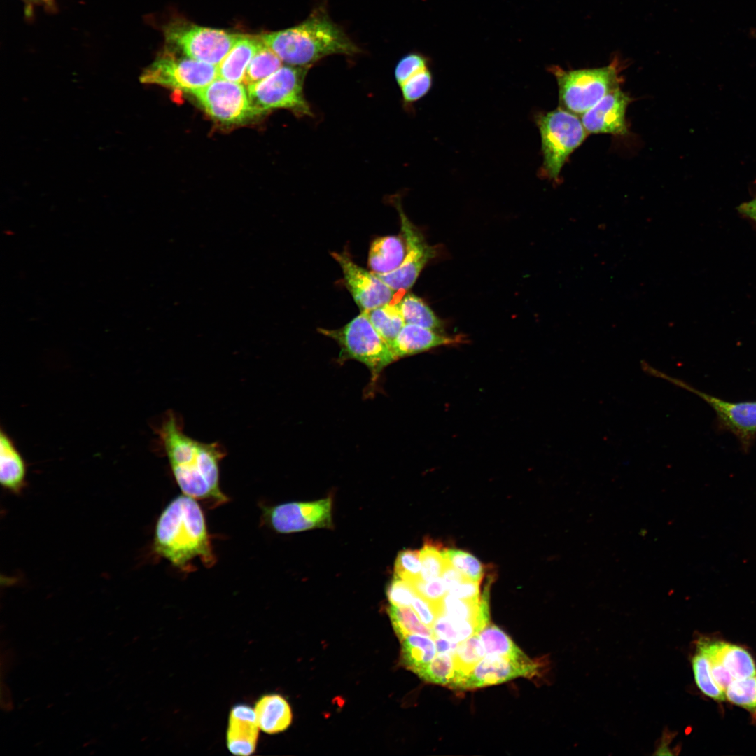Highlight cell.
<instances>
[{
	"label": "cell",
	"mask_w": 756,
	"mask_h": 756,
	"mask_svg": "<svg viewBox=\"0 0 756 756\" xmlns=\"http://www.w3.org/2000/svg\"><path fill=\"white\" fill-rule=\"evenodd\" d=\"M156 431L175 481L183 494L215 505L228 500L220 487V463L225 456L220 443L203 442L188 436L172 411L165 415Z\"/></svg>",
	"instance_id": "1"
},
{
	"label": "cell",
	"mask_w": 756,
	"mask_h": 756,
	"mask_svg": "<svg viewBox=\"0 0 756 756\" xmlns=\"http://www.w3.org/2000/svg\"><path fill=\"white\" fill-rule=\"evenodd\" d=\"M153 550L182 570L195 558L206 566L214 565L204 515L196 499L183 493L166 506L155 526Z\"/></svg>",
	"instance_id": "2"
},
{
	"label": "cell",
	"mask_w": 756,
	"mask_h": 756,
	"mask_svg": "<svg viewBox=\"0 0 756 756\" xmlns=\"http://www.w3.org/2000/svg\"><path fill=\"white\" fill-rule=\"evenodd\" d=\"M287 65L310 67L332 55H354L360 52L345 32L321 7L316 8L301 23L285 29L259 35Z\"/></svg>",
	"instance_id": "3"
},
{
	"label": "cell",
	"mask_w": 756,
	"mask_h": 756,
	"mask_svg": "<svg viewBox=\"0 0 756 756\" xmlns=\"http://www.w3.org/2000/svg\"><path fill=\"white\" fill-rule=\"evenodd\" d=\"M622 70L617 57L608 65L598 68L565 70L556 65L549 67L557 82L561 107L581 115L608 93L620 88Z\"/></svg>",
	"instance_id": "4"
},
{
	"label": "cell",
	"mask_w": 756,
	"mask_h": 756,
	"mask_svg": "<svg viewBox=\"0 0 756 756\" xmlns=\"http://www.w3.org/2000/svg\"><path fill=\"white\" fill-rule=\"evenodd\" d=\"M536 122L540 134L543 158L539 174L559 183L564 164L588 133L581 119L562 107L538 113Z\"/></svg>",
	"instance_id": "5"
},
{
	"label": "cell",
	"mask_w": 756,
	"mask_h": 756,
	"mask_svg": "<svg viewBox=\"0 0 756 756\" xmlns=\"http://www.w3.org/2000/svg\"><path fill=\"white\" fill-rule=\"evenodd\" d=\"M318 331L338 344L340 363L349 360L363 363L370 372L372 382L377 380L388 365L397 360L390 346L363 312L340 328H318Z\"/></svg>",
	"instance_id": "6"
},
{
	"label": "cell",
	"mask_w": 756,
	"mask_h": 756,
	"mask_svg": "<svg viewBox=\"0 0 756 756\" xmlns=\"http://www.w3.org/2000/svg\"><path fill=\"white\" fill-rule=\"evenodd\" d=\"M166 48L202 62L218 65L240 34L174 18L163 27Z\"/></svg>",
	"instance_id": "7"
},
{
	"label": "cell",
	"mask_w": 756,
	"mask_h": 756,
	"mask_svg": "<svg viewBox=\"0 0 756 756\" xmlns=\"http://www.w3.org/2000/svg\"><path fill=\"white\" fill-rule=\"evenodd\" d=\"M309 67L283 65L267 78L247 87L251 104L258 115L284 108L298 116H313L304 93Z\"/></svg>",
	"instance_id": "8"
},
{
	"label": "cell",
	"mask_w": 756,
	"mask_h": 756,
	"mask_svg": "<svg viewBox=\"0 0 756 756\" xmlns=\"http://www.w3.org/2000/svg\"><path fill=\"white\" fill-rule=\"evenodd\" d=\"M178 55V52L165 48L144 71L140 77L141 82L192 94L218 78L216 65Z\"/></svg>",
	"instance_id": "9"
},
{
	"label": "cell",
	"mask_w": 756,
	"mask_h": 756,
	"mask_svg": "<svg viewBox=\"0 0 756 756\" xmlns=\"http://www.w3.org/2000/svg\"><path fill=\"white\" fill-rule=\"evenodd\" d=\"M400 220L402 237L406 245V253L401 265L387 274H375L395 291H407L416 282L426 265L436 256L435 246L429 245L420 230L413 225L402 211L400 200H394Z\"/></svg>",
	"instance_id": "10"
},
{
	"label": "cell",
	"mask_w": 756,
	"mask_h": 756,
	"mask_svg": "<svg viewBox=\"0 0 756 756\" xmlns=\"http://www.w3.org/2000/svg\"><path fill=\"white\" fill-rule=\"evenodd\" d=\"M192 94L209 115L224 123H240L258 115L240 83L217 78Z\"/></svg>",
	"instance_id": "11"
},
{
	"label": "cell",
	"mask_w": 756,
	"mask_h": 756,
	"mask_svg": "<svg viewBox=\"0 0 756 756\" xmlns=\"http://www.w3.org/2000/svg\"><path fill=\"white\" fill-rule=\"evenodd\" d=\"M332 498L311 502H290L263 507L265 522L280 533L330 528Z\"/></svg>",
	"instance_id": "12"
},
{
	"label": "cell",
	"mask_w": 756,
	"mask_h": 756,
	"mask_svg": "<svg viewBox=\"0 0 756 756\" xmlns=\"http://www.w3.org/2000/svg\"><path fill=\"white\" fill-rule=\"evenodd\" d=\"M343 272L346 288L361 312L392 302L395 290L371 270L357 265L346 253H331Z\"/></svg>",
	"instance_id": "13"
},
{
	"label": "cell",
	"mask_w": 756,
	"mask_h": 756,
	"mask_svg": "<svg viewBox=\"0 0 756 756\" xmlns=\"http://www.w3.org/2000/svg\"><path fill=\"white\" fill-rule=\"evenodd\" d=\"M542 666L538 662H522L497 655L485 656L464 678L458 690H474L498 685L512 679L537 676Z\"/></svg>",
	"instance_id": "14"
},
{
	"label": "cell",
	"mask_w": 756,
	"mask_h": 756,
	"mask_svg": "<svg viewBox=\"0 0 756 756\" xmlns=\"http://www.w3.org/2000/svg\"><path fill=\"white\" fill-rule=\"evenodd\" d=\"M631 101L620 88L608 93L581 115L587 132L626 135L628 133L626 111Z\"/></svg>",
	"instance_id": "15"
},
{
	"label": "cell",
	"mask_w": 756,
	"mask_h": 756,
	"mask_svg": "<svg viewBox=\"0 0 756 756\" xmlns=\"http://www.w3.org/2000/svg\"><path fill=\"white\" fill-rule=\"evenodd\" d=\"M661 377L698 395L713 407L727 427L741 437H749L756 433V402H727L692 388L663 373Z\"/></svg>",
	"instance_id": "16"
},
{
	"label": "cell",
	"mask_w": 756,
	"mask_h": 756,
	"mask_svg": "<svg viewBox=\"0 0 756 756\" xmlns=\"http://www.w3.org/2000/svg\"><path fill=\"white\" fill-rule=\"evenodd\" d=\"M696 650L702 653L710 664H721L734 680L756 675V664L751 654L743 648L724 641L699 639Z\"/></svg>",
	"instance_id": "17"
},
{
	"label": "cell",
	"mask_w": 756,
	"mask_h": 756,
	"mask_svg": "<svg viewBox=\"0 0 756 756\" xmlns=\"http://www.w3.org/2000/svg\"><path fill=\"white\" fill-rule=\"evenodd\" d=\"M463 342L461 336H447L440 331L416 325L405 324L390 348L398 360L441 346L456 345Z\"/></svg>",
	"instance_id": "18"
},
{
	"label": "cell",
	"mask_w": 756,
	"mask_h": 756,
	"mask_svg": "<svg viewBox=\"0 0 756 756\" xmlns=\"http://www.w3.org/2000/svg\"><path fill=\"white\" fill-rule=\"evenodd\" d=\"M259 726L254 709L247 705L234 706L230 713L227 746L237 755H249L255 750Z\"/></svg>",
	"instance_id": "19"
},
{
	"label": "cell",
	"mask_w": 756,
	"mask_h": 756,
	"mask_svg": "<svg viewBox=\"0 0 756 756\" xmlns=\"http://www.w3.org/2000/svg\"><path fill=\"white\" fill-rule=\"evenodd\" d=\"M262 45L259 36L240 34L230 50L217 65L218 78L242 83L249 63Z\"/></svg>",
	"instance_id": "20"
},
{
	"label": "cell",
	"mask_w": 756,
	"mask_h": 756,
	"mask_svg": "<svg viewBox=\"0 0 756 756\" xmlns=\"http://www.w3.org/2000/svg\"><path fill=\"white\" fill-rule=\"evenodd\" d=\"M405 253L406 245L402 237H379L370 244L368 265L375 274H387L401 265Z\"/></svg>",
	"instance_id": "21"
},
{
	"label": "cell",
	"mask_w": 756,
	"mask_h": 756,
	"mask_svg": "<svg viewBox=\"0 0 756 756\" xmlns=\"http://www.w3.org/2000/svg\"><path fill=\"white\" fill-rule=\"evenodd\" d=\"M26 464L10 437L0 432V481L2 486L13 493L21 491L25 483Z\"/></svg>",
	"instance_id": "22"
},
{
	"label": "cell",
	"mask_w": 756,
	"mask_h": 756,
	"mask_svg": "<svg viewBox=\"0 0 756 756\" xmlns=\"http://www.w3.org/2000/svg\"><path fill=\"white\" fill-rule=\"evenodd\" d=\"M254 710L260 729L267 734L284 732L292 722L290 705L279 694L262 696L255 704Z\"/></svg>",
	"instance_id": "23"
},
{
	"label": "cell",
	"mask_w": 756,
	"mask_h": 756,
	"mask_svg": "<svg viewBox=\"0 0 756 756\" xmlns=\"http://www.w3.org/2000/svg\"><path fill=\"white\" fill-rule=\"evenodd\" d=\"M401 662L407 669L416 673L436 656L434 639L421 634H410L402 641Z\"/></svg>",
	"instance_id": "24"
},
{
	"label": "cell",
	"mask_w": 756,
	"mask_h": 756,
	"mask_svg": "<svg viewBox=\"0 0 756 756\" xmlns=\"http://www.w3.org/2000/svg\"><path fill=\"white\" fill-rule=\"evenodd\" d=\"M363 312L389 346L405 325L397 302H391Z\"/></svg>",
	"instance_id": "25"
},
{
	"label": "cell",
	"mask_w": 756,
	"mask_h": 756,
	"mask_svg": "<svg viewBox=\"0 0 756 756\" xmlns=\"http://www.w3.org/2000/svg\"><path fill=\"white\" fill-rule=\"evenodd\" d=\"M485 649L479 634L459 643L454 653L455 680L451 687L458 689L464 678L485 657Z\"/></svg>",
	"instance_id": "26"
},
{
	"label": "cell",
	"mask_w": 756,
	"mask_h": 756,
	"mask_svg": "<svg viewBox=\"0 0 756 756\" xmlns=\"http://www.w3.org/2000/svg\"><path fill=\"white\" fill-rule=\"evenodd\" d=\"M405 324H413L442 332V323L420 298L407 293L397 302Z\"/></svg>",
	"instance_id": "27"
},
{
	"label": "cell",
	"mask_w": 756,
	"mask_h": 756,
	"mask_svg": "<svg viewBox=\"0 0 756 756\" xmlns=\"http://www.w3.org/2000/svg\"><path fill=\"white\" fill-rule=\"evenodd\" d=\"M486 655H497L514 660L531 659L498 626L487 625L479 634Z\"/></svg>",
	"instance_id": "28"
},
{
	"label": "cell",
	"mask_w": 756,
	"mask_h": 756,
	"mask_svg": "<svg viewBox=\"0 0 756 756\" xmlns=\"http://www.w3.org/2000/svg\"><path fill=\"white\" fill-rule=\"evenodd\" d=\"M283 66V62L263 43L249 63L245 71L242 84L247 87L262 81Z\"/></svg>",
	"instance_id": "29"
},
{
	"label": "cell",
	"mask_w": 756,
	"mask_h": 756,
	"mask_svg": "<svg viewBox=\"0 0 756 756\" xmlns=\"http://www.w3.org/2000/svg\"><path fill=\"white\" fill-rule=\"evenodd\" d=\"M388 614L393 629L401 641L407 636L414 634L433 638V630L419 620V617L410 607L392 605L388 608Z\"/></svg>",
	"instance_id": "30"
},
{
	"label": "cell",
	"mask_w": 756,
	"mask_h": 756,
	"mask_svg": "<svg viewBox=\"0 0 756 756\" xmlns=\"http://www.w3.org/2000/svg\"><path fill=\"white\" fill-rule=\"evenodd\" d=\"M434 638H440L461 643L470 636L478 634L475 620H456L439 615L432 627Z\"/></svg>",
	"instance_id": "31"
},
{
	"label": "cell",
	"mask_w": 756,
	"mask_h": 756,
	"mask_svg": "<svg viewBox=\"0 0 756 756\" xmlns=\"http://www.w3.org/2000/svg\"><path fill=\"white\" fill-rule=\"evenodd\" d=\"M416 674L426 682L451 688L455 680L454 656L447 653H438Z\"/></svg>",
	"instance_id": "32"
},
{
	"label": "cell",
	"mask_w": 756,
	"mask_h": 756,
	"mask_svg": "<svg viewBox=\"0 0 756 756\" xmlns=\"http://www.w3.org/2000/svg\"><path fill=\"white\" fill-rule=\"evenodd\" d=\"M729 702L748 711L756 722V675L733 680L724 691Z\"/></svg>",
	"instance_id": "33"
},
{
	"label": "cell",
	"mask_w": 756,
	"mask_h": 756,
	"mask_svg": "<svg viewBox=\"0 0 756 756\" xmlns=\"http://www.w3.org/2000/svg\"><path fill=\"white\" fill-rule=\"evenodd\" d=\"M442 544L426 539L420 550L421 562V579L430 580L441 576L442 570L448 561L445 557Z\"/></svg>",
	"instance_id": "34"
},
{
	"label": "cell",
	"mask_w": 756,
	"mask_h": 756,
	"mask_svg": "<svg viewBox=\"0 0 756 756\" xmlns=\"http://www.w3.org/2000/svg\"><path fill=\"white\" fill-rule=\"evenodd\" d=\"M692 665L696 684L702 693L715 701H725L724 692L718 687L713 678L710 664L706 657L696 650L692 657Z\"/></svg>",
	"instance_id": "35"
},
{
	"label": "cell",
	"mask_w": 756,
	"mask_h": 756,
	"mask_svg": "<svg viewBox=\"0 0 756 756\" xmlns=\"http://www.w3.org/2000/svg\"><path fill=\"white\" fill-rule=\"evenodd\" d=\"M479 601L463 600L447 594L439 603L440 615L456 620H475L477 624Z\"/></svg>",
	"instance_id": "36"
},
{
	"label": "cell",
	"mask_w": 756,
	"mask_h": 756,
	"mask_svg": "<svg viewBox=\"0 0 756 756\" xmlns=\"http://www.w3.org/2000/svg\"><path fill=\"white\" fill-rule=\"evenodd\" d=\"M444 554L450 564L466 578L475 582L482 581L485 573L484 567L472 554L456 549H445Z\"/></svg>",
	"instance_id": "37"
},
{
	"label": "cell",
	"mask_w": 756,
	"mask_h": 756,
	"mask_svg": "<svg viewBox=\"0 0 756 756\" xmlns=\"http://www.w3.org/2000/svg\"><path fill=\"white\" fill-rule=\"evenodd\" d=\"M433 85V76L429 68L419 71L399 86L402 100L410 106L425 97Z\"/></svg>",
	"instance_id": "38"
},
{
	"label": "cell",
	"mask_w": 756,
	"mask_h": 756,
	"mask_svg": "<svg viewBox=\"0 0 756 756\" xmlns=\"http://www.w3.org/2000/svg\"><path fill=\"white\" fill-rule=\"evenodd\" d=\"M421 572L420 551L404 550L398 553L395 562L394 576L412 583L421 579Z\"/></svg>",
	"instance_id": "39"
},
{
	"label": "cell",
	"mask_w": 756,
	"mask_h": 756,
	"mask_svg": "<svg viewBox=\"0 0 756 756\" xmlns=\"http://www.w3.org/2000/svg\"><path fill=\"white\" fill-rule=\"evenodd\" d=\"M428 67V60L424 55L411 52L403 56L398 62L394 71L395 79L400 86L416 74Z\"/></svg>",
	"instance_id": "40"
},
{
	"label": "cell",
	"mask_w": 756,
	"mask_h": 756,
	"mask_svg": "<svg viewBox=\"0 0 756 756\" xmlns=\"http://www.w3.org/2000/svg\"><path fill=\"white\" fill-rule=\"evenodd\" d=\"M416 594L412 583L396 576L393 577L386 587V596L389 602L396 606L412 605Z\"/></svg>",
	"instance_id": "41"
},
{
	"label": "cell",
	"mask_w": 756,
	"mask_h": 756,
	"mask_svg": "<svg viewBox=\"0 0 756 756\" xmlns=\"http://www.w3.org/2000/svg\"><path fill=\"white\" fill-rule=\"evenodd\" d=\"M412 584L418 595L433 603H440L447 594V589L441 576L427 581L419 579L412 582Z\"/></svg>",
	"instance_id": "42"
},
{
	"label": "cell",
	"mask_w": 756,
	"mask_h": 756,
	"mask_svg": "<svg viewBox=\"0 0 756 756\" xmlns=\"http://www.w3.org/2000/svg\"><path fill=\"white\" fill-rule=\"evenodd\" d=\"M412 608L423 624L432 629L433 624L440 615L438 603H433L416 594Z\"/></svg>",
	"instance_id": "43"
},
{
	"label": "cell",
	"mask_w": 756,
	"mask_h": 756,
	"mask_svg": "<svg viewBox=\"0 0 756 756\" xmlns=\"http://www.w3.org/2000/svg\"><path fill=\"white\" fill-rule=\"evenodd\" d=\"M480 583L466 579L450 588L447 593L458 598L477 601L480 599Z\"/></svg>",
	"instance_id": "44"
},
{
	"label": "cell",
	"mask_w": 756,
	"mask_h": 756,
	"mask_svg": "<svg viewBox=\"0 0 756 756\" xmlns=\"http://www.w3.org/2000/svg\"><path fill=\"white\" fill-rule=\"evenodd\" d=\"M441 578L447 589V593L450 588L468 579L462 573L455 568L449 560L442 570Z\"/></svg>",
	"instance_id": "45"
},
{
	"label": "cell",
	"mask_w": 756,
	"mask_h": 756,
	"mask_svg": "<svg viewBox=\"0 0 756 756\" xmlns=\"http://www.w3.org/2000/svg\"><path fill=\"white\" fill-rule=\"evenodd\" d=\"M433 639L438 653H447L454 655L459 644L440 638H434Z\"/></svg>",
	"instance_id": "46"
},
{
	"label": "cell",
	"mask_w": 756,
	"mask_h": 756,
	"mask_svg": "<svg viewBox=\"0 0 756 756\" xmlns=\"http://www.w3.org/2000/svg\"><path fill=\"white\" fill-rule=\"evenodd\" d=\"M738 210L741 214L756 221V197L750 201L742 203Z\"/></svg>",
	"instance_id": "47"
},
{
	"label": "cell",
	"mask_w": 756,
	"mask_h": 756,
	"mask_svg": "<svg viewBox=\"0 0 756 756\" xmlns=\"http://www.w3.org/2000/svg\"><path fill=\"white\" fill-rule=\"evenodd\" d=\"M671 736V734H668V733H666V734L664 735V736L662 738V741L660 743V746H659V748H657V752L655 753L656 755H672V753L670 752V750L668 748V744L671 741V740L669 741H668V739Z\"/></svg>",
	"instance_id": "48"
},
{
	"label": "cell",
	"mask_w": 756,
	"mask_h": 756,
	"mask_svg": "<svg viewBox=\"0 0 756 756\" xmlns=\"http://www.w3.org/2000/svg\"><path fill=\"white\" fill-rule=\"evenodd\" d=\"M55 0H31L30 2L43 4L48 7H52Z\"/></svg>",
	"instance_id": "49"
},
{
	"label": "cell",
	"mask_w": 756,
	"mask_h": 756,
	"mask_svg": "<svg viewBox=\"0 0 756 756\" xmlns=\"http://www.w3.org/2000/svg\"><path fill=\"white\" fill-rule=\"evenodd\" d=\"M753 36L756 38V32L753 33Z\"/></svg>",
	"instance_id": "50"
},
{
	"label": "cell",
	"mask_w": 756,
	"mask_h": 756,
	"mask_svg": "<svg viewBox=\"0 0 756 756\" xmlns=\"http://www.w3.org/2000/svg\"><path fill=\"white\" fill-rule=\"evenodd\" d=\"M25 1H27L30 2L31 0H25Z\"/></svg>",
	"instance_id": "51"
}]
</instances>
